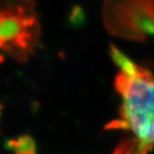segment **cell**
Segmentation results:
<instances>
[{"mask_svg": "<svg viewBox=\"0 0 154 154\" xmlns=\"http://www.w3.org/2000/svg\"><path fill=\"white\" fill-rule=\"evenodd\" d=\"M1 50L18 62L35 55L41 36V24L35 0H1Z\"/></svg>", "mask_w": 154, "mask_h": 154, "instance_id": "7a4b0ae2", "label": "cell"}, {"mask_svg": "<svg viewBox=\"0 0 154 154\" xmlns=\"http://www.w3.org/2000/svg\"><path fill=\"white\" fill-rule=\"evenodd\" d=\"M109 54L119 69L113 85L122 103L118 119L106 129H119L125 134L113 154H148L154 147V72L113 44L109 45Z\"/></svg>", "mask_w": 154, "mask_h": 154, "instance_id": "6da1fadb", "label": "cell"}, {"mask_svg": "<svg viewBox=\"0 0 154 154\" xmlns=\"http://www.w3.org/2000/svg\"><path fill=\"white\" fill-rule=\"evenodd\" d=\"M102 19L115 37L135 42L154 38V0H105Z\"/></svg>", "mask_w": 154, "mask_h": 154, "instance_id": "3957f363", "label": "cell"}]
</instances>
